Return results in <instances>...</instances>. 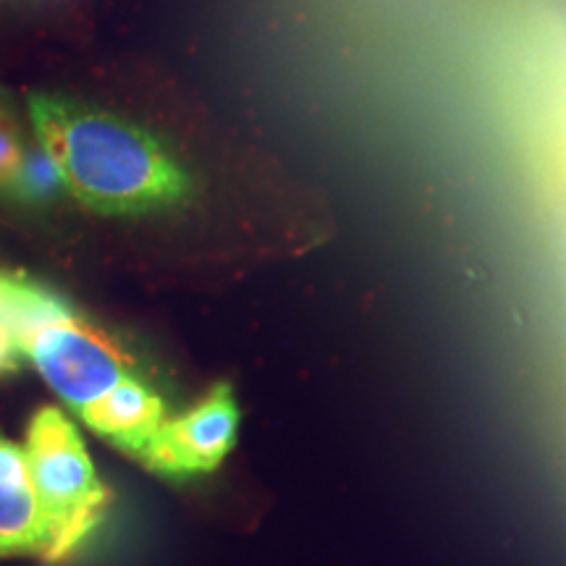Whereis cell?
Instances as JSON below:
<instances>
[{
  "label": "cell",
  "mask_w": 566,
  "mask_h": 566,
  "mask_svg": "<svg viewBox=\"0 0 566 566\" xmlns=\"http://www.w3.org/2000/svg\"><path fill=\"white\" fill-rule=\"evenodd\" d=\"M239 420L242 415L231 386L218 384L192 409L176 420H166L142 454L139 464H145L155 475L171 480L208 475L231 454Z\"/></svg>",
  "instance_id": "4"
},
{
  "label": "cell",
  "mask_w": 566,
  "mask_h": 566,
  "mask_svg": "<svg viewBox=\"0 0 566 566\" xmlns=\"http://www.w3.org/2000/svg\"><path fill=\"white\" fill-rule=\"evenodd\" d=\"M24 363L27 357L24 352H21V346L13 342L3 328H0V378H3V375L17 373Z\"/></svg>",
  "instance_id": "9"
},
{
  "label": "cell",
  "mask_w": 566,
  "mask_h": 566,
  "mask_svg": "<svg viewBox=\"0 0 566 566\" xmlns=\"http://www.w3.org/2000/svg\"><path fill=\"white\" fill-rule=\"evenodd\" d=\"M34 139L32 126L19 116L17 97L0 84V200L17 202L27 150Z\"/></svg>",
  "instance_id": "8"
},
{
  "label": "cell",
  "mask_w": 566,
  "mask_h": 566,
  "mask_svg": "<svg viewBox=\"0 0 566 566\" xmlns=\"http://www.w3.org/2000/svg\"><path fill=\"white\" fill-rule=\"evenodd\" d=\"M24 357L74 412L134 378L122 346L80 313L34 331L24 344Z\"/></svg>",
  "instance_id": "3"
},
{
  "label": "cell",
  "mask_w": 566,
  "mask_h": 566,
  "mask_svg": "<svg viewBox=\"0 0 566 566\" xmlns=\"http://www.w3.org/2000/svg\"><path fill=\"white\" fill-rule=\"evenodd\" d=\"M24 451L51 537L48 562H63L103 522L108 491L97 478L80 430L61 409L42 407L34 412Z\"/></svg>",
  "instance_id": "2"
},
{
  "label": "cell",
  "mask_w": 566,
  "mask_h": 566,
  "mask_svg": "<svg viewBox=\"0 0 566 566\" xmlns=\"http://www.w3.org/2000/svg\"><path fill=\"white\" fill-rule=\"evenodd\" d=\"M51 537L32 483L24 446L0 433V556H40L48 562Z\"/></svg>",
  "instance_id": "5"
},
{
  "label": "cell",
  "mask_w": 566,
  "mask_h": 566,
  "mask_svg": "<svg viewBox=\"0 0 566 566\" xmlns=\"http://www.w3.org/2000/svg\"><path fill=\"white\" fill-rule=\"evenodd\" d=\"M76 313L74 304L30 273L0 268V328L24 352L27 338L42 325Z\"/></svg>",
  "instance_id": "7"
},
{
  "label": "cell",
  "mask_w": 566,
  "mask_h": 566,
  "mask_svg": "<svg viewBox=\"0 0 566 566\" xmlns=\"http://www.w3.org/2000/svg\"><path fill=\"white\" fill-rule=\"evenodd\" d=\"M27 122L59 168L66 195L108 218L189 208L200 181L158 132L63 92H30Z\"/></svg>",
  "instance_id": "1"
},
{
  "label": "cell",
  "mask_w": 566,
  "mask_h": 566,
  "mask_svg": "<svg viewBox=\"0 0 566 566\" xmlns=\"http://www.w3.org/2000/svg\"><path fill=\"white\" fill-rule=\"evenodd\" d=\"M76 415L92 433L108 438L137 462L168 420L166 401L139 378H126Z\"/></svg>",
  "instance_id": "6"
}]
</instances>
